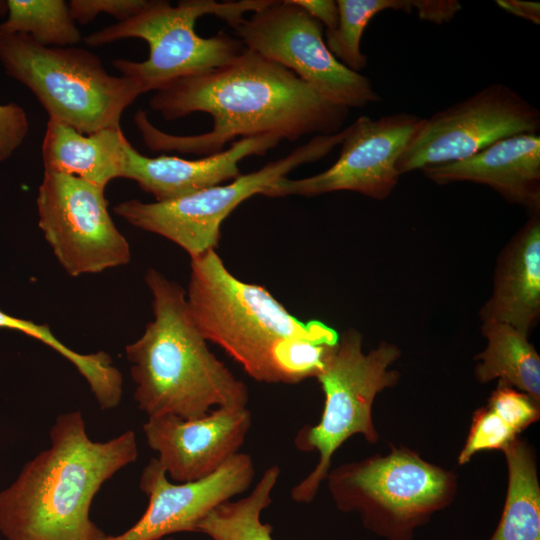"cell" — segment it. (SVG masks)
I'll return each instance as SVG.
<instances>
[{
  "mask_svg": "<svg viewBox=\"0 0 540 540\" xmlns=\"http://www.w3.org/2000/svg\"><path fill=\"white\" fill-rule=\"evenodd\" d=\"M152 110L166 120L194 112L213 119L209 132L180 136L163 132L138 110L134 121L152 151L212 155L238 137L273 135L296 141L341 131L349 109L333 104L292 71L245 48L231 62L178 79L156 91Z\"/></svg>",
  "mask_w": 540,
  "mask_h": 540,
  "instance_id": "obj_1",
  "label": "cell"
},
{
  "mask_svg": "<svg viewBox=\"0 0 540 540\" xmlns=\"http://www.w3.org/2000/svg\"><path fill=\"white\" fill-rule=\"evenodd\" d=\"M49 438L0 492L1 533L7 540H105L90 508L102 485L137 460L135 433L93 441L77 410L59 414Z\"/></svg>",
  "mask_w": 540,
  "mask_h": 540,
  "instance_id": "obj_2",
  "label": "cell"
},
{
  "mask_svg": "<svg viewBox=\"0 0 540 540\" xmlns=\"http://www.w3.org/2000/svg\"><path fill=\"white\" fill-rule=\"evenodd\" d=\"M154 318L126 345L134 400L148 417L200 418L219 407H247V385L208 348L196 327L186 291L154 268L145 274Z\"/></svg>",
  "mask_w": 540,
  "mask_h": 540,
  "instance_id": "obj_3",
  "label": "cell"
},
{
  "mask_svg": "<svg viewBox=\"0 0 540 540\" xmlns=\"http://www.w3.org/2000/svg\"><path fill=\"white\" fill-rule=\"evenodd\" d=\"M186 301L206 341L218 345L254 380L282 383L279 360L298 338L337 339L323 322H302L263 286L235 277L215 250L191 258Z\"/></svg>",
  "mask_w": 540,
  "mask_h": 540,
  "instance_id": "obj_4",
  "label": "cell"
},
{
  "mask_svg": "<svg viewBox=\"0 0 540 540\" xmlns=\"http://www.w3.org/2000/svg\"><path fill=\"white\" fill-rule=\"evenodd\" d=\"M270 0H182L173 6L169 1L147 0L135 16L106 26L83 37L89 46H101L121 39L139 38L149 47L146 60H113L121 75L140 84L146 93L187 76L223 66L244 50L243 43L225 31L204 38L195 32V23L204 15H216L232 28L244 13L257 11Z\"/></svg>",
  "mask_w": 540,
  "mask_h": 540,
  "instance_id": "obj_5",
  "label": "cell"
},
{
  "mask_svg": "<svg viewBox=\"0 0 540 540\" xmlns=\"http://www.w3.org/2000/svg\"><path fill=\"white\" fill-rule=\"evenodd\" d=\"M325 481L339 511L356 513L366 530L385 540H413L416 530L449 507L458 491L453 470L395 445L385 455L330 469Z\"/></svg>",
  "mask_w": 540,
  "mask_h": 540,
  "instance_id": "obj_6",
  "label": "cell"
},
{
  "mask_svg": "<svg viewBox=\"0 0 540 540\" xmlns=\"http://www.w3.org/2000/svg\"><path fill=\"white\" fill-rule=\"evenodd\" d=\"M0 62L50 120L84 134L120 127L126 108L145 93L135 80L108 73L86 49L43 46L25 34L0 32Z\"/></svg>",
  "mask_w": 540,
  "mask_h": 540,
  "instance_id": "obj_7",
  "label": "cell"
},
{
  "mask_svg": "<svg viewBox=\"0 0 540 540\" xmlns=\"http://www.w3.org/2000/svg\"><path fill=\"white\" fill-rule=\"evenodd\" d=\"M362 344L359 331L346 330L315 377L324 394L322 415L315 425L298 431L294 444L303 452L316 451L318 461L292 487L290 496L296 503L309 504L315 499L331 469L333 455L347 439L359 434L370 444L379 440L373 403L380 392L398 383L400 373L389 367L399 359L401 350L383 341L364 353Z\"/></svg>",
  "mask_w": 540,
  "mask_h": 540,
  "instance_id": "obj_8",
  "label": "cell"
},
{
  "mask_svg": "<svg viewBox=\"0 0 540 540\" xmlns=\"http://www.w3.org/2000/svg\"><path fill=\"white\" fill-rule=\"evenodd\" d=\"M345 129L332 135H316L288 155L268 162L259 170L241 174L229 184L215 185L168 201L128 200L113 211L141 230L160 235L184 249L190 258L215 250L221 225L246 199L260 194L295 168L325 157L341 144Z\"/></svg>",
  "mask_w": 540,
  "mask_h": 540,
  "instance_id": "obj_9",
  "label": "cell"
},
{
  "mask_svg": "<svg viewBox=\"0 0 540 540\" xmlns=\"http://www.w3.org/2000/svg\"><path fill=\"white\" fill-rule=\"evenodd\" d=\"M232 29L245 48L292 71L333 104L362 109L380 101L371 80L330 52L323 25L293 0H270Z\"/></svg>",
  "mask_w": 540,
  "mask_h": 540,
  "instance_id": "obj_10",
  "label": "cell"
},
{
  "mask_svg": "<svg viewBox=\"0 0 540 540\" xmlns=\"http://www.w3.org/2000/svg\"><path fill=\"white\" fill-rule=\"evenodd\" d=\"M105 189L78 177L44 171L38 188V225L71 277L126 265L130 245L118 230Z\"/></svg>",
  "mask_w": 540,
  "mask_h": 540,
  "instance_id": "obj_11",
  "label": "cell"
},
{
  "mask_svg": "<svg viewBox=\"0 0 540 540\" xmlns=\"http://www.w3.org/2000/svg\"><path fill=\"white\" fill-rule=\"evenodd\" d=\"M539 130L537 107L509 86L492 83L423 118L396 169L402 175L462 160L503 138Z\"/></svg>",
  "mask_w": 540,
  "mask_h": 540,
  "instance_id": "obj_12",
  "label": "cell"
},
{
  "mask_svg": "<svg viewBox=\"0 0 540 540\" xmlns=\"http://www.w3.org/2000/svg\"><path fill=\"white\" fill-rule=\"evenodd\" d=\"M422 119L410 113L375 120L361 116L345 128L339 157L331 167L307 178H280L262 195L314 197L352 191L373 199H386L399 181L396 163Z\"/></svg>",
  "mask_w": 540,
  "mask_h": 540,
  "instance_id": "obj_13",
  "label": "cell"
},
{
  "mask_svg": "<svg viewBox=\"0 0 540 540\" xmlns=\"http://www.w3.org/2000/svg\"><path fill=\"white\" fill-rule=\"evenodd\" d=\"M255 477L249 454L239 452L213 474L196 481L173 483L156 458L143 468L139 488L148 505L124 533L105 540H160L179 532H196L214 508L246 492Z\"/></svg>",
  "mask_w": 540,
  "mask_h": 540,
  "instance_id": "obj_14",
  "label": "cell"
},
{
  "mask_svg": "<svg viewBox=\"0 0 540 540\" xmlns=\"http://www.w3.org/2000/svg\"><path fill=\"white\" fill-rule=\"evenodd\" d=\"M251 425L247 407H219L192 420L148 417L143 432L167 477L184 483L213 474L239 453Z\"/></svg>",
  "mask_w": 540,
  "mask_h": 540,
  "instance_id": "obj_15",
  "label": "cell"
},
{
  "mask_svg": "<svg viewBox=\"0 0 540 540\" xmlns=\"http://www.w3.org/2000/svg\"><path fill=\"white\" fill-rule=\"evenodd\" d=\"M422 173L444 185L454 182L483 184L529 215L540 213V135L523 133L498 140L472 156L425 166Z\"/></svg>",
  "mask_w": 540,
  "mask_h": 540,
  "instance_id": "obj_16",
  "label": "cell"
},
{
  "mask_svg": "<svg viewBox=\"0 0 540 540\" xmlns=\"http://www.w3.org/2000/svg\"><path fill=\"white\" fill-rule=\"evenodd\" d=\"M280 141L273 135L241 138L219 153L194 160L167 155L148 157L130 144L123 178L135 181L156 201L173 200L234 180L242 174L241 160L265 155Z\"/></svg>",
  "mask_w": 540,
  "mask_h": 540,
  "instance_id": "obj_17",
  "label": "cell"
},
{
  "mask_svg": "<svg viewBox=\"0 0 540 540\" xmlns=\"http://www.w3.org/2000/svg\"><path fill=\"white\" fill-rule=\"evenodd\" d=\"M540 316V216L530 215L501 253L493 291L480 311L529 335Z\"/></svg>",
  "mask_w": 540,
  "mask_h": 540,
  "instance_id": "obj_18",
  "label": "cell"
},
{
  "mask_svg": "<svg viewBox=\"0 0 540 540\" xmlns=\"http://www.w3.org/2000/svg\"><path fill=\"white\" fill-rule=\"evenodd\" d=\"M129 146L120 127L84 134L49 119L42 143L44 171L78 177L105 189L112 180L123 178Z\"/></svg>",
  "mask_w": 540,
  "mask_h": 540,
  "instance_id": "obj_19",
  "label": "cell"
},
{
  "mask_svg": "<svg viewBox=\"0 0 540 540\" xmlns=\"http://www.w3.org/2000/svg\"><path fill=\"white\" fill-rule=\"evenodd\" d=\"M481 331L486 347L475 357L477 380L498 379L540 404V357L528 335L496 321L482 322Z\"/></svg>",
  "mask_w": 540,
  "mask_h": 540,
  "instance_id": "obj_20",
  "label": "cell"
},
{
  "mask_svg": "<svg viewBox=\"0 0 540 540\" xmlns=\"http://www.w3.org/2000/svg\"><path fill=\"white\" fill-rule=\"evenodd\" d=\"M508 483L499 523L488 540H540V484L533 446L517 437L501 451Z\"/></svg>",
  "mask_w": 540,
  "mask_h": 540,
  "instance_id": "obj_21",
  "label": "cell"
},
{
  "mask_svg": "<svg viewBox=\"0 0 540 540\" xmlns=\"http://www.w3.org/2000/svg\"><path fill=\"white\" fill-rule=\"evenodd\" d=\"M280 473L278 465L268 467L249 494L214 508L198 523L196 533L211 540H274L272 525L261 516L272 504Z\"/></svg>",
  "mask_w": 540,
  "mask_h": 540,
  "instance_id": "obj_22",
  "label": "cell"
},
{
  "mask_svg": "<svg viewBox=\"0 0 540 540\" xmlns=\"http://www.w3.org/2000/svg\"><path fill=\"white\" fill-rule=\"evenodd\" d=\"M0 32L25 34L48 47H73L83 37L64 0H7Z\"/></svg>",
  "mask_w": 540,
  "mask_h": 540,
  "instance_id": "obj_23",
  "label": "cell"
},
{
  "mask_svg": "<svg viewBox=\"0 0 540 540\" xmlns=\"http://www.w3.org/2000/svg\"><path fill=\"white\" fill-rule=\"evenodd\" d=\"M339 20L335 29L325 31V43L330 52L346 67L360 72L367 57L360 45L370 20L385 10L416 11L418 0H338Z\"/></svg>",
  "mask_w": 540,
  "mask_h": 540,
  "instance_id": "obj_24",
  "label": "cell"
},
{
  "mask_svg": "<svg viewBox=\"0 0 540 540\" xmlns=\"http://www.w3.org/2000/svg\"><path fill=\"white\" fill-rule=\"evenodd\" d=\"M519 434L487 406L478 408L472 416L469 432L457 462L467 464L478 452L487 450L502 451Z\"/></svg>",
  "mask_w": 540,
  "mask_h": 540,
  "instance_id": "obj_25",
  "label": "cell"
},
{
  "mask_svg": "<svg viewBox=\"0 0 540 540\" xmlns=\"http://www.w3.org/2000/svg\"><path fill=\"white\" fill-rule=\"evenodd\" d=\"M486 406L518 434L540 418V404L528 394L500 381L490 394Z\"/></svg>",
  "mask_w": 540,
  "mask_h": 540,
  "instance_id": "obj_26",
  "label": "cell"
},
{
  "mask_svg": "<svg viewBox=\"0 0 540 540\" xmlns=\"http://www.w3.org/2000/svg\"><path fill=\"white\" fill-rule=\"evenodd\" d=\"M147 0H71L68 2L71 16L75 22L87 24L99 14L113 16L118 22L138 14Z\"/></svg>",
  "mask_w": 540,
  "mask_h": 540,
  "instance_id": "obj_27",
  "label": "cell"
},
{
  "mask_svg": "<svg viewBox=\"0 0 540 540\" xmlns=\"http://www.w3.org/2000/svg\"><path fill=\"white\" fill-rule=\"evenodd\" d=\"M29 132L25 110L14 102L0 104V162L10 158Z\"/></svg>",
  "mask_w": 540,
  "mask_h": 540,
  "instance_id": "obj_28",
  "label": "cell"
},
{
  "mask_svg": "<svg viewBox=\"0 0 540 540\" xmlns=\"http://www.w3.org/2000/svg\"><path fill=\"white\" fill-rule=\"evenodd\" d=\"M461 4L456 0H418L416 13L421 20L435 24L451 21Z\"/></svg>",
  "mask_w": 540,
  "mask_h": 540,
  "instance_id": "obj_29",
  "label": "cell"
},
{
  "mask_svg": "<svg viewBox=\"0 0 540 540\" xmlns=\"http://www.w3.org/2000/svg\"><path fill=\"white\" fill-rule=\"evenodd\" d=\"M311 17L326 26V30L336 28L339 20L337 2L334 0H293Z\"/></svg>",
  "mask_w": 540,
  "mask_h": 540,
  "instance_id": "obj_30",
  "label": "cell"
},
{
  "mask_svg": "<svg viewBox=\"0 0 540 540\" xmlns=\"http://www.w3.org/2000/svg\"><path fill=\"white\" fill-rule=\"evenodd\" d=\"M496 4L506 12L532 22L540 23V4L524 0H497Z\"/></svg>",
  "mask_w": 540,
  "mask_h": 540,
  "instance_id": "obj_31",
  "label": "cell"
},
{
  "mask_svg": "<svg viewBox=\"0 0 540 540\" xmlns=\"http://www.w3.org/2000/svg\"><path fill=\"white\" fill-rule=\"evenodd\" d=\"M7 14V5L6 1L0 0V16Z\"/></svg>",
  "mask_w": 540,
  "mask_h": 540,
  "instance_id": "obj_32",
  "label": "cell"
},
{
  "mask_svg": "<svg viewBox=\"0 0 540 540\" xmlns=\"http://www.w3.org/2000/svg\"><path fill=\"white\" fill-rule=\"evenodd\" d=\"M160 540H174V538H172V537H165V538H162V539H160Z\"/></svg>",
  "mask_w": 540,
  "mask_h": 540,
  "instance_id": "obj_33",
  "label": "cell"
}]
</instances>
